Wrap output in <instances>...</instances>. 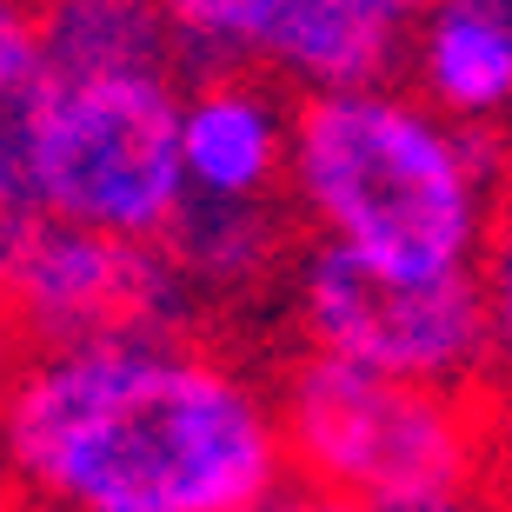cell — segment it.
<instances>
[{
  "label": "cell",
  "instance_id": "obj_4",
  "mask_svg": "<svg viewBox=\"0 0 512 512\" xmlns=\"http://www.w3.org/2000/svg\"><path fill=\"white\" fill-rule=\"evenodd\" d=\"M34 200L60 220L167 240L187 207L180 74H47L34 107Z\"/></svg>",
  "mask_w": 512,
  "mask_h": 512
},
{
  "label": "cell",
  "instance_id": "obj_12",
  "mask_svg": "<svg viewBox=\"0 0 512 512\" xmlns=\"http://www.w3.org/2000/svg\"><path fill=\"white\" fill-rule=\"evenodd\" d=\"M34 107L40 87L0 94V213H27L34 200Z\"/></svg>",
  "mask_w": 512,
  "mask_h": 512
},
{
  "label": "cell",
  "instance_id": "obj_10",
  "mask_svg": "<svg viewBox=\"0 0 512 512\" xmlns=\"http://www.w3.org/2000/svg\"><path fill=\"white\" fill-rule=\"evenodd\" d=\"M47 74H180L160 0H34Z\"/></svg>",
  "mask_w": 512,
  "mask_h": 512
},
{
  "label": "cell",
  "instance_id": "obj_15",
  "mask_svg": "<svg viewBox=\"0 0 512 512\" xmlns=\"http://www.w3.org/2000/svg\"><path fill=\"white\" fill-rule=\"evenodd\" d=\"M493 512H512V493H506V499H499V506H493Z\"/></svg>",
  "mask_w": 512,
  "mask_h": 512
},
{
  "label": "cell",
  "instance_id": "obj_1",
  "mask_svg": "<svg viewBox=\"0 0 512 512\" xmlns=\"http://www.w3.org/2000/svg\"><path fill=\"white\" fill-rule=\"evenodd\" d=\"M0 479L27 512H253L293 473L273 380L173 326L27 346L0 373Z\"/></svg>",
  "mask_w": 512,
  "mask_h": 512
},
{
  "label": "cell",
  "instance_id": "obj_14",
  "mask_svg": "<svg viewBox=\"0 0 512 512\" xmlns=\"http://www.w3.org/2000/svg\"><path fill=\"white\" fill-rule=\"evenodd\" d=\"M253 512H366V506H353V499H340V493H320V486H300V479H286L273 499H260Z\"/></svg>",
  "mask_w": 512,
  "mask_h": 512
},
{
  "label": "cell",
  "instance_id": "obj_3",
  "mask_svg": "<svg viewBox=\"0 0 512 512\" xmlns=\"http://www.w3.org/2000/svg\"><path fill=\"white\" fill-rule=\"evenodd\" d=\"M286 473L380 512L426 493L499 486V399L486 386L399 380L333 353H293L280 366Z\"/></svg>",
  "mask_w": 512,
  "mask_h": 512
},
{
  "label": "cell",
  "instance_id": "obj_2",
  "mask_svg": "<svg viewBox=\"0 0 512 512\" xmlns=\"http://www.w3.org/2000/svg\"><path fill=\"white\" fill-rule=\"evenodd\" d=\"M506 193L512 133L439 114L399 74L293 94L286 207L306 240L399 273H473Z\"/></svg>",
  "mask_w": 512,
  "mask_h": 512
},
{
  "label": "cell",
  "instance_id": "obj_7",
  "mask_svg": "<svg viewBox=\"0 0 512 512\" xmlns=\"http://www.w3.org/2000/svg\"><path fill=\"white\" fill-rule=\"evenodd\" d=\"M187 67H253L293 94L393 80L426 0H160Z\"/></svg>",
  "mask_w": 512,
  "mask_h": 512
},
{
  "label": "cell",
  "instance_id": "obj_13",
  "mask_svg": "<svg viewBox=\"0 0 512 512\" xmlns=\"http://www.w3.org/2000/svg\"><path fill=\"white\" fill-rule=\"evenodd\" d=\"M47 80L40 54V7L34 0H0V94H27Z\"/></svg>",
  "mask_w": 512,
  "mask_h": 512
},
{
  "label": "cell",
  "instance_id": "obj_8",
  "mask_svg": "<svg viewBox=\"0 0 512 512\" xmlns=\"http://www.w3.org/2000/svg\"><path fill=\"white\" fill-rule=\"evenodd\" d=\"M180 167L193 200H286L293 100L253 67H193L180 87Z\"/></svg>",
  "mask_w": 512,
  "mask_h": 512
},
{
  "label": "cell",
  "instance_id": "obj_6",
  "mask_svg": "<svg viewBox=\"0 0 512 512\" xmlns=\"http://www.w3.org/2000/svg\"><path fill=\"white\" fill-rule=\"evenodd\" d=\"M207 313L160 240L80 227L47 207L0 213V320L27 346L173 333Z\"/></svg>",
  "mask_w": 512,
  "mask_h": 512
},
{
  "label": "cell",
  "instance_id": "obj_11",
  "mask_svg": "<svg viewBox=\"0 0 512 512\" xmlns=\"http://www.w3.org/2000/svg\"><path fill=\"white\" fill-rule=\"evenodd\" d=\"M473 273H479V300H486V393L499 406H512V193Z\"/></svg>",
  "mask_w": 512,
  "mask_h": 512
},
{
  "label": "cell",
  "instance_id": "obj_9",
  "mask_svg": "<svg viewBox=\"0 0 512 512\" xmlns=\"http://www.w3.org/2000/svg\"><path fill=\"white\" fill-rule=\"evenodd\" d=\"M173 266L187 273L200 306L213 300H253L293 266V227H286L280 200H193L180 207L173 233L160 240Z\"/></svg>",
  "mask_w": 512,
  "mask_h": 512
},
{
  "label": "cell",
  "instance_id": "obj_5",
  "mask_svg": "<svg viewBox=\"0 0 512 512\" xmlns=\"http://www.w3.org/2000/svg\"><path fill=\"white\" fill-rule=\"evenodd\" d=\"M286 320L306 353L439 386H486L479 273H399L333 240H306L286 266Z\"/></svg>",
  "mask_w": 512,
  "mask_h": 512
}]
</instances>
